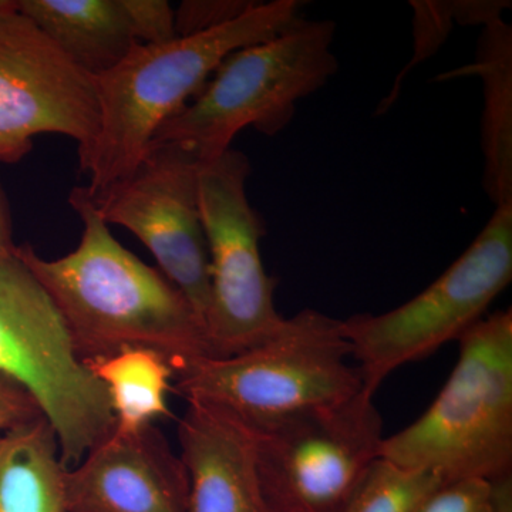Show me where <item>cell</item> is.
I'll list each match as a JSON object with an SVG mask.
<instances>
[{
  "label": "cell",
  "mask_w": 512,
  "mask_h": 512,
  "mask_svg": "<svg viewBox=\"0 0 512 512\" xmlns=\"http://www.w3.org/2000/svg\"><path fill=\"white\" fill-rule=\"evenodd\" d=\"M350 357L342 320L303 309L255 348L178 370L173 389L185 402L210 404L259 431L365 390Z\"/></svg>",
  "instance_id": "3957f363"
},
{
  "label": "cell",
  "mask_w": 512,
  "mask_h": 512,
  "mask_svg": "<svg viewBox=\"0 0 512 512\" xmlns=\"http://www.w3.org/2000/svg\"><path fill=\"white\" fill-rule=\"evenodd\" d=\"M508 9L511 2L507 0H451L454 23L461 26L484 28L494 20L503 19Z\"/></svg>",
  "instance_id": "cb8c5ba5"
},
{
  "label": "cell",
  "mask_w": 512,
  "mask_h": 512,
  "mask_svg": "<svg viewBox=\"0 0 512 512\" xmlns=\"http://www.w3.org/2000/svg\"><path fill=\"white\" fill-rule=\"evenodd\" d=\"M188 477L156 426L111 430L67 470V512H187Z\"/></svg>",
  "instance_id": "7c38bea8"
},
{
  "label": "cell",
  "mask_w": 512,
  "mask_h": 512,
  "mask_svg": "<svg viewBox=\"0 0 512 512\" xmlns=\"http://www.w3.org/2000/svg\"><path fill=\"white\" fill-rule=\"evenodd\" d=\"M67 468L45 417L0 436V512H67Z\"/></svg>",
  "instance_id": "2e32d148"
},
{
  "label": "cell",
  "mask_w": 512,
  "mask_h": 512,
  "mask_svg": "<svg viewBox=\"0 0 512 512\" xmlns=\"http://www.w3.org/2000/svg\"><path fill=\"white\" fill-rule=\"evenodd\" d=\"M477 76L483 84V188L494 207L512 202V26L503 19L481 28L476 60L437 82Z\"/></svg>",
  "instance_id": "9a60e30c"
},
{
  "label": "cell",
  "mask_w": 512,
  "mask_h": 512,
  "mask_svg": "<svg viewBox=\"0 0 512 512\" xmlns=\"http://www.w3.org/2000/svg\"><path fill=\"white\" fill-rule=\"evenodd\" d=\"M16 244L13 241L12 212L6 192L0 185V256L12 254Z\"/></svg>",
  "instance_id": "d4e9b609"
},
{
  "label": "cell",
  "mask_w": 512,
  "mask_h": 512,
  "mask_svg": "<svg viewBox=\"0 0 512 512\" xmlns=\"http://www.w3.org/2000/svg\"><path fill=\"white\" fill-rule=\"evenodd\" d=\"M252 0H185L175 9L178 37L198 35L234 22L254 8Z\"/></svg>",
  "instance_id": "ffe728a7"
},
{
  "label": "cell",
  "mask_w": 512,
  "mask_h": 512,
  "mask_svg": "<svg viewBox=\"0 0 512 512\" xmlns=\"http://www.w3.org/2000/svg\"><path fill=\"white\" fill-rule=\"evenodd\" d=\"M77 67L97 77L138 46L123 0H16Z\"/></svg>",
  "instance_id": "5bb4252c"
},
{
  "label": "cell",
  "mask_w": 512,
  "mask_h": 512,
  "mask_svg": "<svg viewBox=\"0 0 512 512\" xmlns=\"http://www.w3.org/2000/svg\"><path fill=\"white\" fill-rule=\"evenodd\" d=\"M303 5L301 0L258 2L221 28L163 45H138L123 62L94 77L99 130L79 156L89 175V194L99 197L130 177L160 127L198 96L225 57L284 32Z\"/></svg>",
  "instance_id": "7a4b0ae2"
},
{
  "label": "cell",
  "mask_w": 512,
  "mask_h": 512,
  "mask_svg": "<svg viewBox=\"0 0 512 512\" xmlns=\"http://www.w3.org/2000/svg\"><path fill=\"white\" fill-rule=\"evenodd\" d=\"M138 45H163L177 39L175 9L167 0H123Z\"/></svg>",
  "instance_id": "7402d4cb"
},
{
  "label": "cell",
  "mask_w": 512,
  "mask_h": 512,
  "mask_svg": "<svg viewBox=\"0 0 512 512\" xmlns=\"http://www.w3.org/2000/svg\"><path fill=\"white\" fill-rule=\"evenodd\" d=\"M410 6L413 10V56L397 76L390 93L377 106V116L387 113L390 107L396 103L400 96V90H402L403 80L409 76L414 67L419 66L424 60L430 59L431 56L439 52L440 47L444 45L454 26L451 2L412 0Z\"/></svg>",
  "instance_id": "d6986e66"
},
{
  "label": "cell",
  "mask_w": 512,
  "mask_h": 512,
  "mask_svg": "<svg viewBox=\"0 0 512 512\" xmlns=\"http://www.w3.org/2000/svg\"><path fill=\"white\" fill-rule=\"evenodd\" d=\"M69 204L83 224L74 251L45 259L22 244L16 252L56 303L84 362L146 348L167 357L178 372L212 357L194 306L158 268L114 238L86 187L73 188Z\"/></svg>",
  "instance_id": "6da1fadb"
},
{
  "label": "cell",
  "mask_w": 512,
  "mask_h": 512,
  "mask_svg": "<svg viewBox=\"0 0 512 512\" xmlns=\"http://www.w3.org/2000/svg\"><path fill=\"white\" fill-rule=\"evenodd\" d=\"M187 403L178 424L188 477L187 512H269L259 480L255 430L210 404Z\"/></svg>",
  "instance_id": "4fadbf2b"
},
{
  "label": "cell",
  "mask_w": 512,
  "mask_h": 512,
  "mask_svg": "<svg viewBox=\"0 0 512 512\" xmlns=\"http://www.w3.org/2000/svg\"><path fill=\"white\" fill-rule=\"evenodd\" d=\"M491 497V481H454L433 491L414 512H488Z\"/></svg>",
  "instance_id": "44dd1931"
},
{
  "label": "cell",
  "mask_w": 512,
  "mask_h": 512,
  "mask_svg": "<svg viewBox=\"0 0 512 512\" xmlns=\"http://www.w3.org/2000/svg\"><path fill=\"white\" fill-rule=\"evenodd\" d=\"M440 478L427 471L410 470L379 457L359 484L345 512H414Z\"/></svg>",
  "instance_id": "ac0fdd59"
},
{
  "label": "cell",
  "mask_w": 512,
  "mask_h": 512,
  "mask_svg": "<svg viewBox=\"0 0 512 512\" xmlns=\"http://www.w3.org/2000/svg\"><path fill=\"white\" fill-rule=\"evenodd\" d=\"M0 377L36 404L67 468L116 426L106 387L77 353L62 313L16 248L0 256Z\"/></svg>",
  "instance_id": "8992f818"
},
{
  "label": "cell",
  "mask_w": 512,
  "mask_h": 512,
  "mask_svg": "<svg viewBox=\"0 0 512 512\" xmlns=\"http://www.w3.org/2000/svg\"><path fill=\"white\" fill-rule=\"evenodd\" d=\"M99 120L94 77L22 15L16 0H0V163H20L42 134L73 138L82 156Z\"/></svg>",
  "instance_id": "30bf717a"
},
{
  "label": "cell",
  "mask_w": 512,
  "mask_h": 512,
  "mask_svg": "<svg viewBox=\"0 0 512 512\" xmlns=\"http://www.w3.org/2000/svg\"><path fill=\"white\" fill-rule=\"evenodd\" d=\"M252 173L242 151H225L201 163L198 200L210 264V302L205 330L212 357L255 348L284 322L276 311V281L261 255L265 221L249 202Z\"/></svg>",
  "instance_id": "ba28073f"
},
{
  "label": "cell",
  "mask_w": 512,
  "mask_h": 512,
  "mask_svg": "<svg viewBox=\"0 0 512 512\" xmlns=\"http://www.w3.org/2000/svg\"><path fill=\"white\" fill-rule=\"evenodd\" d=\"M375 394L299 414L255 431L269 512H345L384 440Z\"/></svg>",
  "instance_id": "9c48e42d"
},
{
  "label": "cell",
  "mask_w": 512,
  "mask_h": 512,
  "mask_svg": "<svg viewBox=\"0 0 512 512\" xmlns=\"http://www.w3.org/2000/svg\"><path fill=\"white\" fill-rule=\"evenodd\" d=\"M37 416L42 414L28 394L0 377V436Z\"/></svg>",
  "instance_id": "603a6c76"
},
{
  "label": "cell",
  "mask_w": 512,
  "mask_h": 512,
  "mask_svg": "<svg viewBox=\"0 0 512 512\" xmlns=\"http://www.w3.org/2000/svg\"><path fill=\"white\" fill-rule=\"evenodd\" d=\"M512 279V202L498 205L478 237L419 295L392 311L342 320L366 392L399 367L458 340L484 318Z\"/></svg>",
  "instance_id": "52a82bcc"
},
{
  "label": "cell",
  "mask_w": 512,
  "mask_h": 512,
  "mask_svg": "<svg viewBox=\"0 0 512 512\" xmlns=\"http://www.w3.org/2000/svg\"><path fill=\"white\" fill-rule=\"evenodd\" d=\"M493 497L488 512H512V474L491 481Z\"/></svg>",
  "instance_id": "484cf974"
},
{
  "label": "cell",
  "mask_w": 512,
  "mask_h": 512,
  "mask_svg": "<svg viewBox=\"0 0 512 512\" xmlns=\"http://www.w3.org/2000/svg\"><path fill=\"white\" fill-rule=\"evenodd\" d=\"M458 359L419 419L384 437L380 457L448 484L512 474V312L484 316L458 338Z\"/></svg>",
  "instance_id": "277c9868"
},
{
  "label": "cell",
  "mask_w": 512,
  "mask_h": 512,
  "mask_svg": "<svg viewBox=\"0 0 512 512\" xmlns=\"http://www.w3.org/2000/svg\"><path fill=\"white\" fill-rule=\"evenodd\" d=\"M86 365L109 393L114 429L136 433L170 416L167 397L173 390L175 370L161 353L127 348Z\"/></svg>",
  "instance_id": "e0dca14e"
},
{
  "label": "cell",
  "mask_w": 512,
  "mask_h": 512,
  "mask_svg": "<svg viewBox=\"0 0 512 512\" xmlns=\"http://www.w3.org/2000/svg\"><path fill=\"white\" fill-rule=\"evenodd\" d=\"M200 167L184 148L150 146L130 177L92 198L107 224L120 225L143 242L158 271L184 293L205 325L210 264L198 200Z\"/></svg>",
  "instance_id": "8fae6325"
},
{
  "label": "cell",
  "mask_w": 512,
  "mask_h": 512,
  "mask_svg": "<svg viewBox=\"0 0 512 512\" xmlns=\"http://www.w3.org/2000/svg\"><path fill=\"white\" fill-rule=\"evenodd\" d=\"M335 35L333 20L301 15L272 39L235 50L198 96L165 121L150 146L173 144L204 163L231 150L245 128L278 136L292 123L299 101L338 73Z\"/></svg>",
  "instance_id": "5b68a950"
}]
</instances>
